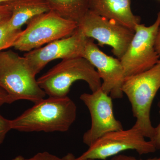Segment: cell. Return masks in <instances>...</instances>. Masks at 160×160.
I'll return each mask as SVG.
<instances>
[{
  "label": "cell",
  "instance_id": "10",
  "mask_svg": "<svg viewBox=\"0 0 160 160\" xmlns=\"http://www.w3.org/2000/svg\"><path fill=\"white\" fill-rule=\"evenodd\" d=\"M88 38L78 29L68 37L53 41L46 46L33 49L24 55L28 65L36 75L48 63L58 59L82 57Z\"/></svg>",
  "mask_w": 160,
  "mask_h": 160
},
{
  "label": "cell",
  "instance_id": "16",
  "mask_svg": "<svg viewBox=\"0 0 160 160\" xmlns=\"http://www.w3.org/2000/svg\"><path fill=\"white\" fill-rule=\"evenodd\" d=\"M11 129V120L3 117L0 114V145L3 143L7 133Z\"/></svg>",
  "mask_w": 160,
  "mask_h": 160
},
{
  "label": "cell",
  "instance_id": "25",
  "mask_svg": "<svg viewBox=\"0 0 160 160\" xmlns=\"http://www.w3.org/2000/svg\"><path fill=\"white\" fill-rule=\"evenodd\" d=\"M9 1V0H0V5L5 4Z\"/></svg>",
  "mask_w": 160,
  "mask_h": 160
},
{
  "label": "cell",
  "instance_id": "9",
  "mask_svg": "<svg viewBox=\"0 0 160 160\" xmlns=\"http://www.w3.org/2000/svg\"><path fill=\"white\" fill-rule=\"evenodd\" d=\"M112 99L101 88L80 96L91 115V127L83 137V142L89 147L106 133L123 129L122 123L115 117Z\"/></svg>",
  "mask_w": 160,
  "mask_h": 160
},
{
  "label": "cell",
  "instance_id": "26",
  "mask_svg": "<svg viewBox=\"0 0 160 160\" xmlns=\"http://www.w3.org/2000/svg\"><path fill=\"white\" fill-rule=\"evenodd\" d=\"M158 63H159V64H160V59L159 60L158 62Z\"/></svg>",
  "mask_w": 160,
  "mask_h": 160
},
{
  "label": "cell",
  "instance_id": "18",
  "mask_svg": "<svg viewBox=\"0 0 160 160\" xmlns=\"http://www.w3.org/2000/svg\"><path fill=\"white\" fill-rule=\"evenodd\" d=\"M12 15V11L9 5L5 3L0 5V22L9 19Z\"/></svg>",
  "mask_w": 160,
  "mask_h": 160
},
{
  "label": "cell",
  "instance_id": "21",
  "mask_svg": "<svg viewBox=\"0 0 160 160\" xmlns=\"http://www.w3.org/2000/svg\"><path fill=\"white\" fill-rule=\"evenodd\" d=\"M12 103L8 95L2 89L0 88V107L5 104Z\"/></svg>",
  "mask_w": 160,
  "mask_h": 160
},
{
  "label": "cell",
  "instance_id": "8",
  "mask_svg": "<svg viewBox=\"0 0 160 160\" xmlns=\"http://www.w3.org/2000/svg\"><path fill=\"white\" fill-rule=\"evenodd\" d=\"M78 27L86 37L96 40L99 46H111L112 53L119 60L134 34V30L89 10L78 24Z\"/></svg>",
  "mask_w": 160,
  "mask_h": 160
},
{
  "label": "cell",
  "instance_id": "6",
  "mask_svg": "<svg viewBox=\"0 0 160 160\" xmlns=\"http://www.w3.org/2000/svg\"><path fill=\"white\" fill-rule=\"evenodd\" d=\"M139 129L134 126L130 129L108 132L97 140L77 160L92 159L106 160L126 150H135L139 155L156 151L151 141H146Z\"/></svg>",
  "mask_w": 160,
  "mask_h": 160
},
{
  "label": "cell",
  "instance_id": "7",
  "mask_svg": "<svg viewBox=\"0 0 160 160\" xmlns=\"http://www.w3.org/2000/svg\"><path fill=\"white\" fill-rule=\"evenodd\" d=\"M160 24V11L151 26L138 24L127 50L120 61L126 77L138 74L158 64L160 56L155 49L156 37Z\"/></svg>",
  "mask_w": 160,
  "mask_h": 160
},
{
  "label": "cell",
  "instance_id": "19",
  "mask_svg": "<svg viewBox=\"0 0 160 160\" xmlns=\"http://www.w3.org/2000/svg\"><path fill=\"white\" fill-rule=\"evenodd\" d=\"M160 114V102L158 104ZM150 141L153 143V145L157 149H160V122L157 127L155 128L154 135L153 137Z\"/></svg>",
  "mask_w": 160,
  "mask_h": 160
},
{
  "label": "cell",
  "instance_id": "4",
  "mask_svg": "<svg viewBox=\"0 0 160 160\" xmlns=\"http://www.w3.org/2000/svg\"><path fill=\"white\" fill-rule=\"evenodd\" d=\"M80 80L87 83L92 92L102 86V80L96 69L83 57L62 60L37 81L41 89L49 97H65L72 84Z\"/></svg>",
  "mask_w": 160,
  "mask_h": 160
},
{
  "label": "cell",
  "instance_id": "1",
  "mask_svg": "<svg viewBox=\"0 0 160 160\" xmlns=\"http://www.w3.org/2000/svg\"><path fill=\"white\" fill-rule=\"evenodd\" d=\"M77 106L68 96L43 99L11 120V129L22 132H65L76 118Z\"/></svg>",
  "mask_w": 160,
  "mask_h": 160
},
{
  "label": "cell",
  "instance_id": "27",
  "mask_svg": "<svg viewBox=\"0 0 160 160\" xmlns=\"http://www.w3.org/2000/svg\"></svg>",
  "mask_w": 160,
  "mask_h": 160
},
{
  "label": "cell",
  "instance_id": "2",
  "mask_svg": "<svg viewBox=\"0 0 160 160\" xmlns=\"http://www.w3.org/2000/svg\"><path fill=\"white\" fill-rule=\"evenodd\" d=\"M160 89V64L138 74L126 77L122 91L129 99L133 116L134 126L146 138L152 139L155 128L150 119L152 104Z\"/></svg>",
  "mask_w": 160,
  "mask_h": 160
},
{
  "label": "cell",
  "instance_id": "5",
  "mask_svg": "<svg viewBox=\"0 0 160 160\" xmlns=\"http://www.w3.org/2000/svg\"><path fill=\"white\" fill-rule=\"evenodd\" d=\"M22 30L12 47L20 51L29 52L46 44L70 36L78 23L61 17L52 10L32 18Z\"/></svg>",
  "mask_w": 160,
  "mask_h": 160
},
{
  "label": "cell",
  "instance_id": "3",
  "mask_svg": "<svg viewBox=\"0 0 160 160\" xmlns=\"http://www.w3.org/2000/svg\"><path fill=\"white\" fill-rule=\"evenodd\" d=\"M36 76L24 56L11 50L0 52V88L12 103L23 100L35 103L45 98Z\"/></svg>",
  "mask_w": 160,
  "mask_h": 160
},
{
  "label": "cell",
  "instance_id": "11",
  "mask_svg": "<svg viewBox=\"0 0 160 160\" xmlns=\"http://www.w3.org/2000/svg\"><path fill=\"white\" fill-rule=\"evenodd\" d=\"M82 57L97 69L103 82L101 89L112 98L123 97L122 86L126 76L121 61L108 55L100 50L94 40L88 38Z\"/></svg>",
  "mask_w": 160,
  "mask_h": 160
},
{
  "label": "cell",
  "instance_id": "22",
  "mask_svg": "<svg viewBox=\"0 0 160 160\" xmlns=\"http://www.w3.org/2000/svg\"><path fill=\"white\" fill-rule=\"evenodd\" d=\"M155 49L158 54L160 57V24L156 37L155 42Z\"/></svg>",
  "mask_w": 160,
  "mask_h": 160
},
{
  "label": "cell",
  "instance_id": "23",
  "mask_svg": "<svg viewBox=\"0 0 160 160\" xmlns=\"http://www.w3.org/2000/svg\"><path fill=\"white\" fill-rule=\"evenodd\" d=\"M63 160H77L76 159V158L73 154L71 153H69L66 155L65 156L62 158ZM81 160H97L92 159H83Z\"/></svg>",
  "mask_w": 160,
  "mask_h": 160
},
{
  "label": "cell",
  "instance_id": "13",
  "mask_svg": "<svg viewBox=\"0 0 160 160\" xmlns=\"http://www.w3.org/2000/svg\"><path fill=\"white\" fill-rule=\"evenodd\" d=\"M6 3L12 11L9 26L12 31L22 30V26L32 18L50 10L45 0H9Z\"/></svg>",
  "mask_w": 160,
  "mask_h": 160
},
{
  "label": "cell",
  "instance_id": "14",
  "mask_svg": "<svg viewBox=\"0 0 160 160\" xmlns=\"http://www.w3.org/2000/svg\"><path fill=\"white\" fill-rule=\"evenodd\" d=\"M50 10L61 17L78 23L89 10V0H45Z\"/></svg>",
  "mask_w": 160,
  "mask_h": 160
},
{
  "label": "cell",
  "instance_id": "15",
  "mask_svg": "<svg viewBox=\"0 0 160 160\" xmlns=\"http://www.w3.org/2000/svg\"><path fill=\"white\" fill-rule=\"evenodd\" d=\"M9 19L0 22V52L12 47L16 40L22 31L11 30L9 26Z\"/></svg>",
  "mask_w": 160,
  "mask_h": 160
},
{
  "label": "cell",
  "instance_id": "20",
  "mask_svg": "<svg viewBox=\"0 0 160 160\" xmlns=\"http://www.w3.org/2000/svg\"><path fill=\"white\" fill-rule=\"evenodd\" d=\"M106 160H160V158H154L147 159H138L132 156L118 154L110 158L109 159Z\"/></svg>",
  "mask_w": 160,
  "mask_h": 160
},
{
  "label": "cell",
  "instance_id": "12",
  "mask_svg": "<svg viewBox=\"0 0 160 160\" xmlns=\"http://www.w3.org/2000/svg\"><path fill=\"white\" fill-rule=\"evenodd\" d=\"M89 9L95 14L114 20L134 30L141 22L139 16L133 14L131 0H89Z\"/></svg>",
  "mask_w": 160,
  "mask_h": 160
},
{
  "label": "cell",
  "instance_id": "17",
  "mask_svg": "<svg viewBox=\"0 0 160 160\" xmlns=\"http://www.w3.org/2000/svg\"><path fill=\"white\" fill-rule=\"evenodd\" d=\"M26 160H63L56 156L51 154L47 152H39L32 157Z\"/></svg>",
  "mask_w": 160,
  "mask_h": 160
},
{
  "label": "cell",
  "instance_id": "24",
  "mask_svg": "<svg viewBox=\"0 0 160 160\" xmlns=\"http://www.w3.org/2000/svg\"><path fill=\"white\" fill-rule=\"evenodd\" d=\"M11 160H26V159L22 156H18Z\"/></svg>",
  "mask_w": 160,
  "mask_h": 160
}]
</instances>
